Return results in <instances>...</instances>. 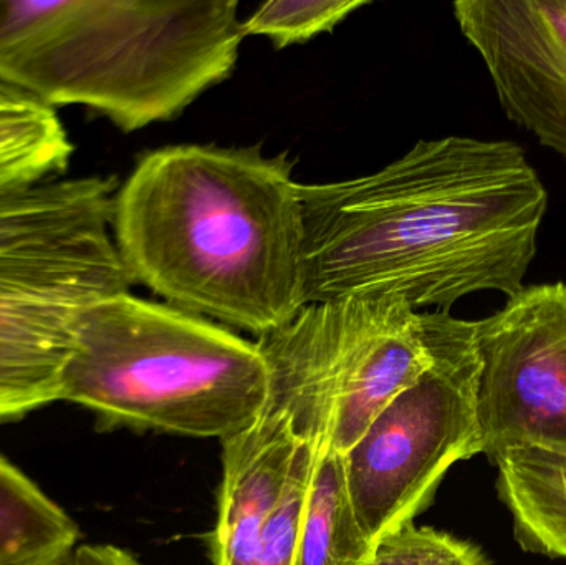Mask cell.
Segmentation results:
<instances>
[{
	"mask_svg": "<svg viewBox=\"0 0 566 565\" xmlns=\"http://www.w3.org/2000/svg\"><path fill=\"white\" fill-rule=\"evenodd\" d=\"M305 305L392 295L451 311L478 292L514 297L537 255L548 192L507 139L418 142L373 175L300 185Z\"/></svg>",
	"mask_w": 566,
	"mask_h": 565,
	"instance_id": "6da1fadb",
	"label": "cell"
},
{
	"mask_svg": "<svg viewBox=\"0 0 566 565\" xmlns=\"http://www.w3.org/2000/svg\"><path fill=\"white\" fill-rule=\"evenodd\" d=\"M295 161L261 146L146 153L113 201L112 234L135 282L172 307L262 337L303 307Z\"/></svg>",
	"mask_w": 566,
	"mask_h": 565,
	"instance_id": "7a4b0ae2",
	"label": "cell"
},
{
	"mask_svg": "<svg viewBox=\"0 0 566 565\" xmlns=\"http://www.w3.org/2000/svg\"><path fill=\"white\" fill-rule=\"evenodd\" d=\"M235 0H0V82L125 133L181 115L234 72Z\"/></svg>",
	"mask_w": 566,
	"mask_h": 565,
	"instance_id": "3957f363",
	"label": "cell"
},
{
	"mask_svg": "<svg viewBox=\"0 0 566 565\" xmlns=\"http://www.w3.org/2000/svg\"><path fill=\"white\" fill-rule=\"evenodd\" d=\"M268 397L255 342L122 292L80 314L60 401L88 410L103 431L224 441L258 420Z\"/></svg>",
	"mask_w": 566,
	"mask_h": 565,
	"instance_id": "277c9868",
	"label": "cell"
},
{
	"mask_svg": "<svg viewBox=\"0 0 566 565\" xmlns=\"http://www.w3.org/2000/svg\"><path fill=\"white\" fill-rule=\"evenodd\" d=\"M421 322L431 364L345 454L349 503L371 546L415 523L454 464L482 454L475 321L436 311Z\"/></svg>",
	"mask_w": 566,
	"mask_h": 565,
	"instance_id": "5b68a950",
	"label": "cell"
},
{
	"mask_svg": "<svg viewBox=\"0 0 566 565\" xmlns=\"http://www.w3.org/2000/svg\"><path fill=\"white\" fill-rule=\"evenodd\" d=\"M255 344L268 365L271 397L335 407L332 447L343 457L431 364L421 314L392 295L306 304Z\"/></svg>",
	"mask_w": 566,
	"mask_h": 565,
	"instance_id": "8992f818",
	"label": "cell"
},
{
	"mask_svg": "<svg viewBox=\"0 0 566 565\" xmlns=\"http://www.w3.org/2000/svg\"><path fill=\"white\" fill-rule=\"evenodd\" d=\"M133 284L112 229L0 252V425L60 404L80 314Z\"/></svg>",
	"mask_w": 566,
	"mask_h": 565,
	"instance_id": "52a82bcc",
	"label": "cell"
},
{
	"mask_svg": "<svg viewBox=\"0 0 566 565\" xmlns=\"http://www.w3.org/2000/svg\"><path fill=\"white\" fill-rule=\"evenodd\" d=\"M482 454L566 453V284L525 285L475 321Z\"/></svg>",
	"mask_w": 566,
	"mask_h": 565,
	"instance_id": "ba28073f",
	"label": "cell"
},
{
	"mask_svg": "<svg viewBox=\"0 0 566 565\" xmlns=\"http://www.w3.org/2000/svg\"><path fill=\"white\" fill-rule=\"evenodd\" d=\"M452 10L507 118L566 158V0H458Z\"/></svg>",
	"mask_w": 566,
	"mask_h": 565,
	"instance_id": "9c48e42d",
	"label": "cell"
},
{
	"mask_svg": "<svg viewBox=\"0 0 566 565\" xmlns=\"http://www.w3.org/2000/svg\"><path fill=\"white\" fill-rule=\"evenodd\" d=\"M222 443L218 520L209 540L212 565H258L262 536L295 453L290 418L265 405L258 420Z\"/></svg>",
	"mask_w": 566,
	"mask_h": 565,
	"instance_id": "30bf717a",
	"label": "cell"
},
{
	"mask_svg": "<svg viewBox=\"0 0 566 565\" xmlns=\"http://www.w3.org/2000/svg\"><path fill=\"white\" fill-rule=\"evenodd\" d=\"M115 178L80 176L0 191V252L112 229Z\"/></svg>",
	"mask_w": 566,
	"mask_h": 565,
	"instance_id": "8fae6325",
	"label": "cell"
},
{
	"mask_svg": "<svg viewBox=\"0 0 566 565\" xmlns=\"http://www.w3.org/2000/svg\"><path fill=\"white\" fill-rule=\"evenodd\" d=\"M497 468L499 500L512 517V530L525 553L566 559V453L505 450Z\"/></svg>",
	"mask_w": 566,
	"mask_h": 565,
	"instance_id": "7c38bea8",
	"label": "cell"
},
{
	"mask_svg": "<svg viewBox=\"0 0 566 565\" xmlns=\"http://www.w3.org/2000/svg\"><path fill=\"white\" fill-rule=\"evenodd\" d=\"M78 541L72 516L0 454V565H69Z\"/></svg>",
	"mask_w": 566,
	"mask_h": 565,
	"instance_id": "4fadbf2b",
	"label": "cell"
},
{
	"mask_svg": "<svg viewBox=\"0 0 566 565\" xmlns=\"http://www.w3.org/2000/svg\"><path fill=\"white\" fill-rule=\"evenodd\" d=\"M332 428L310 435L315 444L308 510L293 565H365L373 546L359 530L346 488L345 457Z\"/></svg>",
	"mask_w": 566,
	"mask_h": 565,
	"instance_id": "5bb4252c",
	"label": "cell"
},
{
	"mask_svg": "<svg viewBox=\"0 0 566 565\" xmlns=\"http://www.w3.org/2000/svg\"><path fill=\"white\" fill-rule=\"evenodd\" d=\"M72 153L56 109L0 82V191L62 178Z\"/></svg>",
	"mask_w": 566,
	"mask_h": 565,
	"instance_id": "9a60e30c",
	"label": "cell"
},
{
	"mask_svg": "<svg viewBox=\"0 0 566 565\" xmlns=\"http://www.w3.org/2000/svg\"><path fill=\"white\" fill-rule=\"evenodd\" d=\"M298 438V437H296ZM315 444L298 438L285 484L262 536L258 565H293L308 510Z\"/></svg>",
	"mask_w": 566,
	"mask_h": 565,
	"instance_id": "2e32d148",
	"label": "cell"
},
{
	"mask_svg": "<svg viewBox=\"0 0 566 565\" xmlns=\"http://www.w3.org/2000/svg\"><path fill=\"white\" fill-rule=\"evenodd\" d=\"M366 0H277L255 10L244 22L245 36L264 35L275 49L308 42L319 33L333 32Z\"/></svg>",
	"mask_w": 566,
	"mask_h": 565,
	"instance_id": "e0dca14e",
	"label": "cell"
},
{
	"mask_svg": "<svg viewBox=\"0 0 566 565\" xmlns=\"http://www.w3.org/2000/svg\"><path fill=\"white\" fill-rule=\"evenodd\" d=\"M365 565H491L469 541L434 527L405 524L373 546Z\"/></svg>",
	"mask_w": 566,
	"mask_h": 565,
	"instance_id": "ac0fdd59",
	"label": "cell"
},
{
	"mask_svg": "<svg viewBox=\"0 0 566 565\" xmlns=\"http://www.w3.org/2000/svg\"><path fill=\"white\" fill-rule=\"evenodd\" d=\"M69 565H145L113 544H80Z\"/></svg>",
	"mask_w": 566,
	"mask_h": 565,
	"instance_id": "d6986e66",
	"label": "cell"
}]
</instances>
